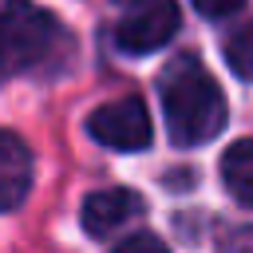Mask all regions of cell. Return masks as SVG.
I'll list each match as a JSON object with an SVG mask.
<instances>
[{
  "instance_id": "6da1fadb",
  "label": "cell",
  "mask_w": 253,
  "mask_h": 253,
  "mask_svg": "<svg viewBox=\"0 0 253 253\" xmlns=\"http://www.w3.org/2000/svg\"><path fill=\"white\" fill-rule=\"evenodd\" d=\"M158 95L166 111V130L178 146H198L225 130V95L217 79L198 63V55H174L158 79Z\"/></svg>"
},
{
  "instance_id": "7a4b0ae2",
  "label": "cell",
  "mask_w": 253,
  "mask_h": 253,
  "mask_svg": "<svg viewBox=\"0 0 253 253\" xmlns=\"http://www.w3.org/2000/svg\"><path fill=\"white\" fill-rule=\"evenodd\" d=\"M67 43L59 20L32 0H8L0 8V71L20 75L43 67Z\"/></svg>"
},
{
  "instance_id": "3957f363",
  "label": "cell",
  "mask_w": 253,
  "mask_h": 253,
  "mask_svg": "<svg viewBox=\"0 0 253 253\" xmlns=\"http://www.w3.org/2000/svg\"><path fill=\"white\" fill-rule=\"evenodd\" d=\"M178 24L182 16L174 0H134L126 4V16L115 24V43L126 55H150L174 40Z\"/></svg>"
},
{
  "instance_id": "277c9868",
  "label": "cell",
  "mask_w": 253,
  "mask_h": 253,
  "mask_svg": "<svg viewBox=\"0 0 253 253\" xmlns=\"http://www.w3.org/2000/svg\"><path fill=\"white\" fill-rule=\"evenodd\" d=\"M87 134L111 150H146L150 146V115L138 95L111 99L87 115Z\"/></svg>"
},
{
  "instance_id": "5b68a950",
  "label": "cell",
  "mask_w": 253,
  "mask_h": 253,
  "mask_svg": "<svg viewBox=\"0 0 253 253\" xmlns=\"http://www.w3.org/2000/svg\"><path fill=\"white\" fill-rule=\"evenodd\" d=\"M138 213H142V198H138L134 190L111 186V190H95V194H87L79 221H83V229H87L91 237H111L115 229H123V225L134 221Z\"/></svg>"
},
{
  "instance_id": "8992f818",
  "label": "cell",
  "mask_w": 253,
  "mask_h": 253,
  "mask_svg": "<svg viewBox=\"0 0 253 253\" xmlns=\"http://www.w3.org/2000/svg\"><path fill=\"white\" fill-rule=\"evenodd\" d=\"M32 190V150L20 134L0 130V213L24 206Z\"/></svg>"
},
{
  "instance_id": "52a82bcc",
  "label": "cell",
  "mask_w": 253,
  "mask_h": 253,
  "mask_svg": "<svg viewBox=\"0 0 253 253\" xmlns=\"http://www.w3.org/2000/svg\"><path fill=\"white\" fill-rule=\"evenodd\" d=\"M221 182L241 206H253V138H237L221 154Z\"/></svg>"
},
{
  "instance_id": "ba28073f",
  "label": "cell",
  "mask_w": 253,
  "mask_h": 253,
  "mask_svg": "<svg viewBox=\"0 0 253 253\" xmlns=\"http://www.w3.org/2000/svg\"><path fill=\"white\" fill-rule=\"evenodd\" d=\"M225 59H229V67L237 71V79H249V83H253V24H245V28H237V32L229 36Z\"/></svg>"
},
{
  "instance_id": "9c48e42d",
  "label": "cell",
  "mask_w": 253,
  "mask_h": 253,
  "mask_svg": "<svg viewBox=\"0 0 253 253\" xmlns=\"http://www.w3.org/2000/svg\"><path fill=\"white\" fill-rule=\"evenodd\" d=\"M111 253H170V249H166V241L154 237V233H134V237L119 241Z\"/></svg>"
},
{
  "instance_id": "30bf717a",
  "label": "cell",
  "mask_w": 253,
  "mask_h": 253,
  "mask_svg": "<svg viewBox=\"0 0 253 253\" xmlns=\"http://www.w3.org/2000/svg\"><path fill=\"white\" fill-rule=\"evenodd\" d=\"M202 16H210V20H221V16H229V12H237L245 0H190Z\"/></svg>"
},
{
  "instance_id": "8fae6325",
  "label": "cell",
  "mask_w": 253,
  "mask_h": 253,
  "mask_svg": "<svg viewBox=\"0 0 253 253\" xmlns=\"http://www.w3.org/2000/svg\"><path fill=\"white\" fill-rule=\"evenodd\" d=\"M221 253H253V229L233 233V237L225 241V249H221Z\"/></svg>"
},
{
  "instance_id": "7c38bea8",
  "label": "cell",
  "mask_w": 253,
  "mask_h": 253,
  "mask_svg": "<svg viewBox=\"0 0 253 253\" xmlns=\"http://www.w3.org/2000/svg\"><path fill=\"white\" fill-rule=\"evenodd\" d=\"M123 4H134V0H123Z\"/></svg>"
}]
</instances>
